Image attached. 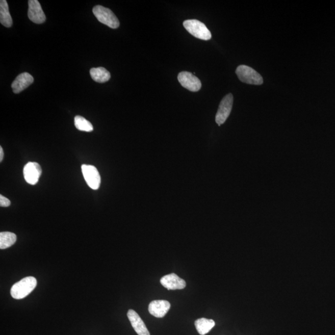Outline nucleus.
I'll use <instances>...</instances> for the list:
<instances>
[{
	"label": "nucleus",
	"instance_id": "0eeeda50",
	"mask_svg": "<svg viewBox=\"0 0 335 335\" xmlns=\"http://www.w3.org/2000/svg\"><path fill=\"white\" fill-rule=\"evenodd\" d=\"M177 79L183 87L193 92H196L201 88L202 84L200 80L188 71L180 72Z\"/></svg>",
	"mask_w": 335,
	"mask_h": 335
},
{
	"label": "nucleus",
	"instance_id": "9d476101",
	"mask_svg": "<svg viewBox=\"0 0 335 335\" xmlns=\"http://www.w3.org/2000/svg\"><path fill=\"white\" fill-rule=\"evenodd\" d=\"M160 283L168 290H177L185 289L186 286L184 279L180 278L176 274L171 273L166 275L160 279Z\"/></svg>",
	"mask_w": 335,
	"mask_h": 335
},
{
	"label": "nucleus",
	"instance_id": "f257e3e1",
	"mask_svg": "<svg viewBox=\"0 0 335 335\" xmlns=\"http://www.w3.org/2000/svg\"><path fill=\"white\" fill-rule=\"evenodd\" d=\"M37 284L35 277H25L15 283L11 289V295L14 299H22L27 297L36 288Z\"/></svg>",
	"mask_w": 335,
	"mask_h": 335
},
{
	"label": "nucleus",
	"instance_id": "9b49d317",
	"mask_svg": "<svg viewBox=\"0 0 335 335\" xmlns=\"http://www.w3.org/2000/svg\"><path fill=\"white\" fill-rule=\"evenodd\" d=\"M171 307L170 303L165 300H156L151 301L148 305V312L157 318H163L168 313Z\"/></svg>",
	"mask_w": 335,
	"mask_h": 335
},
{
	"label": "nucleus",
	"instance_id": "2eb2a0df",
	"mask_svg": "<svg viewBox=\"0 0 335 335\" xmlns=\"http://www.w3.org/2000/svg\"><path fill=\"white\" fill-rule=\"evenodd\" d=\"M91 78L97 83L102 84L111 79V74L103 67L93 68L90 70Z\"/></svg>",
	"mask_w": 335,
	"mask_h": 335
},
{
	"label": "nucleus",
	"instance_id": "f8f14e48",
	"mask_svg": "<svg viewBox=\"0 0 335 335\" xmlns=\"http://www.w3.org/2000/svg\"><path fill=\"white\" fill-rule=\"evenodd\" d=\"M34 82V78L31 74L27 72L19 74L16 79L14 80L11 88L13 92L19 94L22 92Z\"/></svg>",
	"mask_w": 335,
	"mask_h": 335
},
{
	"label": "nucleus",
	"instance_id": "20e7f679",
	"mask_svg": "<svg viewBox=\"0 0 335 335\" xmlns=\"http://www.w3.org/2000/svg\"><path fill=\"white\" fill-rule=\"evenodd\" d=\"M236 74L239 80L245 84L260 85L263 84V77L253 68L247 65L237 67Z\"/></svg>",
	"mask_w": 335,
	"mask_h": 335
},
{
	"label": "nucleus",
	"instance_id": "aec40b11",
	"mask_svg": "<svg viewBox=\"0 0 335 335\" xmlns=\"http://www.w3.org/2000/svg\"><path fill=\"white\" fill-rule=\"evenodd\" d=\"M4 149H3L2 146L0 147V162H2L3 159H4Z\"/></svg>",
	"mask_w": 335,
	"mask_h": 335
},
{
	"label": "nucleus",
	"instance_id": "f3484780",
	"mask_svg": "<svg viewBox=\"0 0 335 335\" xmlns=\"http://www.w3.org/2000/svg\"><path fill=\"white\" fill-rule=\"evenodd\" d=\"M16 234L10 231H3L0 233V248L2 250L11 247L16 242Z\"/></svg>",
	"mask_w": 335,
	"mask_h": 335
},
{
	"label": "nucleus",
	"instance_id": "1a4fd4ad",
	"mask_svg": "<svg viewBox=\"0 0 335 335\" xmlns=\"http://www.w3.org/2000/svg\"><path fill=\"white\" fill-rule=\"evenodd\" d=\"M28 17L31 21L36 24H42L45 21V17L41 4L37 0H30L28 2Z\"/></svg>",
	"mask_w": 335,
	"mask_h": 335
},
{
	"label": "nucleus",
	"instance_id": "dca6fc26",
	"mask_svg": "<svg viewBox=\"0 0 335 335\" xmlns=\"http://www.w3.org/2000/svg\"><path fill=\"white\" fill-rule=\"evenodd\" d=\"M194 324H195L196 330L198 333L200 335H205L214 327L216 323L213 320L201 318V319L196 320Z\"/></svg>",
	"mask_w": 335,
	"mask_h": 335
},
{
	"label": "nucleus",
	"instance_id": "6e6552de",
	"mask_svg": "<svg viewBox=\"0 0 335 335\" xmlns=\"http://www.w3.org/2000/svg\"><path fill=\"white\" fill-rule=\"evenodd\" d=\"M42 173L41 166L36 162H29L23 169L24 177L29 184L35 185Z\"/></svg>",
	"mask_w": 335,
	"mask_h": 335
},
{
	"label": "nucleus",
	"instance_id": "7ed1b4c3",
	"mask_svg": "<svg viewBox=\"0 0 335 335\" xmlns=\"http://www.w3.org/2000/svg\"><path fill=\"white\" fill-rule=\"evenodd\" d=\"M93 12L96 18L102 24L107 25L112 29H117L119 27V19L109 8L97 5L93 8Z\"/></svg>",
	"mask_w": 335,
	"mask_h": 335
},
{
	"label": "nucleus",
	"instance_id": "f03ea898",
	"mask_svg": "<svg viewBox=\"0 0 335 335\" xmlns=\"http://www.w3.org/2000/svg\"><path fill=\"white\" fill-rule=\"evenodd\" d=\"M183 25L191 35L197 39L204 40V41H208L211 39L212 35L210 31L203 22L198 20H186L183 22Z\"/></svg>",
	"mask_w": 335,
	"mask_h": 335
},
{
	"label": "nucleus",
	"instance_id": "39448f33",
	"mask_svg": "<svg viewBox=\"0 0 335 335\" xmlns=\"http://www.w3.org/2000/svg\"><path fill=\"white\" fill-rule=\"evenodd\" d=\"M233 94L229 93L222 99L216 114V122L217 124L221 125L227 121L233 110Z\"/></svg>",
	"mask_w": 335,
	"mask_h": 335
},
{
	"label": "nucleus",
	"instance_id": "423d86ee",
	"mask_svg": "<svg viewBox=\"0 0 335 335\" xmlns=\"http://www.w3.org/2000/svg\"><path fill=\"white\" fill-rule=\"evenodd\" d=\"M82 171L86 182L92 190H98L101 185V176L95 167L90 165H83Z\"/></svg>",
	"mask_w": 335,
	"mask_h": 335
},
{
	"label": "nucleus",
	"instance_id": "4468645a",
	"mask_svg": "<svg viewBox=\"0 0 335 335\" xmlns=\"http://www.w3.org/2000/svg\"><path fill=\"white\" fill-rule=\"evenodd\" d=\"M0 22L7 28H11L13 25V19L10 15L8 2L6 0L0 1Z\"/></svg>",
	"mask_w": 335,
	"mask_h": 335
},
{
	"label": "nucleus",
	"instance_id": "a211bd4d",
	"mask_svg": "<svg viewBox=\"0 0 335 335\" xmlns=\"http://www.w3.org/2000/svg\"><path fill=\"white\" fill-rule=\"evenodd\" d=\"M74 125L77 130L80 131L87 132L90 133L93 131L92 124L84 117L76 116L74 119Z\"/></svg>",
	"mask_w": 335,
	"mask_h": 335
},
{
	"label": "nucleus",
	"instance_id": "6ab92c4d",
	"mask_svg": "<svg viewBox=\"0 0 335 335\" xmlns=\"http://www.w3.org/2000/svg\"><path fill=\"white\" fill-rule=\"evenodd\" d=\"M11 202L9 199L4 196L0 195V206L1 207H9Z\"/></svg>",
	"mask_w": 335,
	"mask_h": 335
},
{
	"label": "nucleus",
	"instance_id": "ddd939ff",
	"mask_svg": "<svg viewBox=\"0 0 335 335\" xmlns=\"http://www.w3.org/2000/svg\"><path fill=\"white\" fill-rule=\"evenodd\" d=\"M128 320L133 326L134 330L139 335H150L141 318L139 316L135 311L130 309L127 312Z\"/></svg>",
	"mask_w": 335,
	"mask_h": 335
}]
</instances>
